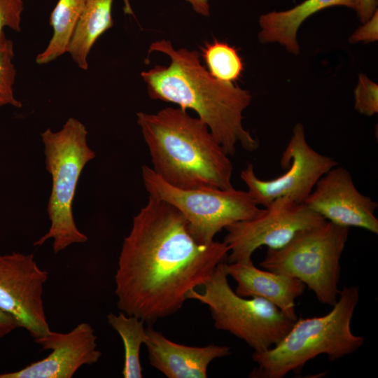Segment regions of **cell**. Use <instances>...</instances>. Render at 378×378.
Masks as SVG:
<instances>
[{
    "instance_id": "cell-8",
    "label": "cell",
    "mask_w": 378,
    "mask_h": 378,
    "mask_svg": "<svg viewBox=\"0 0 378 378\" xmlns=\"http://www.w3.org/2000/svg\"><path fill=\"white\" fill-rule=\"evenodd\" d=\"M141 175L148 195L174 206L201 243L213 241L223 229L253 218L262 211L247 191L234 188L181 189L167 183L147 165L142 166Z\"/></svg>"
},
{
    "instance_id": "cell-5",
    "label": "cell",
    "mask_w": 378,
    "mask_h": 378,
    "mask_svg": "<svg viewBox=\"0 0 378 378\" xmlns=\"http://www.w3.org/2000/svg\"><path fill=\"white\" fill-rule=\"evenodd\" d=\"M41 139L46 169L52 177L47 205L50 226L34 246H41L52 239L53 251L57 253L88 239L76 225L72 206L82 171L95 153L88 146L85 126L73 117L68 118L58 131L46 129L41 133Z\"/></svg>"
},
{
    "instance_id": "cell-4",
    "label": "cell",
    "mask_w": 378,
    "mask_h": 378,
    "mask_svg": "<svg viewBox=\"0 0 378 378\" xmlns=\"http://www.w3.org/2000/svg\"><path fill=\"white\" fill-rule=\"evenodd\" d=\"M358 300V286H344L328 314L297 318L277 344L265 351H253L252 359L257 368L249 377L282 378L290 372H300L319 355L326 354L335 361L356 351L364 344V338L351 329Z\"/></svg>"
},
{
    "instance_id": "cell-2",
    "label": "cell",
    "mask_w": 378,
    "mask_h": 378,
    "mask_svg": "<svg viewBox=\"0 0 378 378\" xmlns=\"http://www.w3.org/2000/svg\"><path fill=\"white\" fill-rule=\"evenodd\" d=\"M152 52L170 59L168 66L156 65L141 73L152 99L195 111L228 155L235 153L238 144L248 152L258 148L242 124L243 112L251 101L248 90L214 78L196 50L176 49L170 41L162 39L150 45L148 52Z\"/></svg>"
},
{
    "instance_id": "cell-3",
    "label": "cell",
    "mask_w": 378,
    "mask_h": 378,
    "mask_svg": "<svg viewBox=\"0 0 378 378\" xmlns=\"http://www.w3.org/2000/svg\"><path fill=\"white\" fill-rule=\"evenodd\" d=\"M136 118L152 169L167 183L181 189L233 188L229 155L198 117L166 107Z\"/></svg>"
},
{
    "instance_id": "cell-13",
    "label": "cell",
    "mask_w": 378,
    "mask_h": 378,
    "mask_svg": "<svg viewBox=\"0 0 378 378\" xmlns=\"http://www.w3.org/2000/svg\"><path fill=\"white\" fill-rule=\"evenodd\" d=\"M94 330L80 323L68 332L51 330L35 338L43 349L51 350L47 357L24 368L0 374V378H71L83 365L97 363L102 352L97 349Z\"/></svg>"
},
{
    "instance_id": "cell-1",
    "label": "cell",
    "mask_w": 378,
    "mask_h": 378,
    "mask_svg": "<svg viewBox=\"0 0 378 378\" xmlns=\"http://www.w3.org/2000/svg\"><path fill=\"white\" fill-rule=\"evenodd\" d=\"M228 253L224 241H198L174 206L148 195L122 242L115 274L117 306L148 324L170 316Z\"/></svg>"
},
{
    "instance_id": "cell-10",
    "label": "cell",
    "mask_w": 378,
    "mask_h": 378,
    "mask_svg": "<svg viewBox=\"0 0 378 378\" xmlns=\"http://www.w3.org/2000/svg\"><path fill=\"white\" fill-rule=\"evenodd\" d=\"M326 220L304 203L286 197L277 198L253 218L225 228L227 233L223 241L229 248L227 262L251 261L257 248L263 246L280 248L300 230Z\"/></svg>"
},
{
    "instance_id": "cell-21",
    "label": "cell",
    "mask_w": 378,
    "mask_h": 378,
    "mask_svg": "<svg viewBox=\"0 0 378 378\" xmlns=\"http://www.w3.org/2000/svg\"><path fill=\"white\" fill-rule=\"evenodd\" d=\"M14 55L13 43L8 38L0 46V107L11 106L21 108L22 106L14 94L13 85L16 78Z\"/></svg>"
},
{
    "instance_id": "cell-11",
    "label": "cell",
    "mask_w": 378,
    "mask_h": 378,
    "mask_svg": "<svg viewBox=\"0 0 378 378\" xmlns=\"http://www.w3.org/2000/svg\"><path fill=\"white\" fill-rule=\"evenodd\" d=\"M48 277L33 254H0V309L34 339L50 330L43 300Z\"/></svg>"
},
{
    "instance_id": "cell-16",
    "label": "cell",
    "mask_w": 378,
    "mask_h": 378,
    "mask_svg": "<svg viewBox=\"0 0 378 378\" xmlns=\"http://www.w3.org/2000/svg\"><path fill=\"white\" fill-rule=\"evenodd\" d=\"M358 0H305L283 11H272L260 15L258 38L262 43H278L289 52L298 55L300 47L297 33L302 23L313 14L330 6H343L356 10Z\"/></svg>"
},
{
    "instance_id": "cell-22",
    "label": "cell",
    "mask_w": 378,
    "mask_h": 378,
    "mask_svg": "<svg viewBox=\"0 0 378 378\" xmlns=\"http://www.w3.org/2000/svg\"><path fill=\"white\" fill-rule=\"evenodd\" d=\"M355 109L361 114L372 116L378 112V85L366 75L360 74L354 90Z\"/></svg>"
},
{
    "instance_id": "cell-25",
    "label": "cell",
    "mask_w": 378,
    "mask_h": 378,
    "mask_svg": "<svg viewBox=\"0 0 378 378\" xmlns=\"http://www.w3.org/2000/svg\"><path fill=\"white\" fill-rule=\"evenodd\" d=\"M377 0H358L356 9L360 21L364 23L368 20L377 10Z\"/></svg>"
},
{
    "instance_id": "cell-12",
    "label": "cell",
    "mask_w": 378,
    "mask_h": 378,
    "mask_svg": "<svg viewBox=\"0 0 378 378\" xmlns=\"http://www.w3.org/2000/svg\"><path fill=\"white\" fill-rule=\"evenodd\" d=\"M335 225L360 227L377 234L378 204L356 188L349 172L338 165L323 175L304 202Z\"/></svg>"
},
{
    "instance_id": "cell-7",
    "label": "cell",
    "mask_w": 378,
    "mask_h": 378,
    "mask_svg": "<svg viewBox=\"0 0 378 378\" xmlns=\"http://www.w3.org/2000/svg\"><path fill=\"white\" fill-rule=\"evenodd\" d=\"M224 262L217 265L202 286V292L192 290L188 299L207 305L216 329L243 340L254 351L272 347L283 338L293 321L263 298L237 295L228 283Z\"/></svg>"
},
{
    "instance_id": "cell-23",
    "label": "cell",
    "mask_w": 378,
    "mask_h": 378,
    "mask_svg": "<svg viewBox=\"0 0 378 378\" xmlns=\"http://www.w3.org/2000/svg\"><path fill=\"white\" fill-rule=\"evenodd\" d=\"M23 10V0H0V46L8 40L6 36L5 28L16 32L21 31Z\"/></svg>"
},
{
    "instance_id": "cell-17",
    "label": "cell",
    "mask_w": 378,
    "mask_h": 378,
    "mask_svg": "<svg viewBox=\"0 0 378 378\" xmlns=\"http://www.w3.org/2000/svg\"><path fill=\"white\" fill-rule=\"evenodd\" d=\"M114 0H85L71 39L68 53L82 70L88 69V55L99 38L113 25ZM125 11L132 13L129 0H124Z\"/></svg>"
},
{
    "instance_id": "cell-20",
    "label": "cell",
    "mask_w": 378,
    "mask_h": 378,
    "mask_svg": "<svg viewBox=\"0 0 378 378\" xmlns=\"http://www.w3.org/2000/svg\"><path fill=\"white\" fill-rule=\"evenodd\" d=\"M201 55L206 69L216 79L234 83L244 70V63L237 50L228 43L214 40L201 47Z\"/></svg>"
},
{
    "instance_id": "cell-27",
    "label": "cell",
    "mask_w": 378,
    "mask_h": 378,
    "mask_svg": "<svg viewBox=\"0 0 378 378\" xmlns=\"http://www.w3.org/2000/svg\"><path fill=\"white\" fill-rule=\"evenodd\" d=\"M199 15L208 16L210 14L209 0H186Z\"/></svg>"
},
{
    "instance_id": "cell-26",
    "label": "cell",
    "mask_w": 378,
    "mask_h": 378,
    "mask_svg": "<svg viewBox=\"0 0 378 378\" xmlns=\"http://www.w3.org/2000/svg\"><path fill=\"white\" fill-rule=\"evenodd\" d=\"M19 328L16 321L0 309V338L10 334Z\"/></svg>"
},
{
    "instance_id": "cell-19",
    "label": "cell",
    "mask_w": 378,
    "mask_h": 378,
    "mask_svg": "<svg viewBox=\"0 0 378 378\" xmlns=\"http://www.w3.org/2000/svg\"><path fill=\"white\" fill-rule=\"evenodd\" d=\"M108 324L121 337L125 349L124 365L122 374L124 378H141L142 367L140 362V349L146 338L144 321L134 316L122 312L118 314L107 315Z\"/></svg>"
},
{
    "instance_id": "cell-9",
    "label": "cell",
    "mask_w": 378,
    "mask_h": 378,
    "mask_svg": "<svg viewBox=\"0 0 378 378\" xmlns=\"http://www.w3.org/2000/svg\"><path fill=\"white\" fill-rule=\"evenodd\" d=\"M280 164L287 169L286 172L270 180L258 178L252 164H248L241 172L240 178L258 205L265 207L284 197L304 203L319 178L338 163L312 148L307 142L303 125L297 123L282 153Z\"/></svg>"
},
{
    "instance_id": "cell-15",
    "label": "cell",
    "mask_w": 378,
    "mask_h": 378,
    "mask_svg": "<svg viewBox=\"0 0 378 378\" xmlns=\"http://www.w3.org/2000/svg\"><path fill=\"white\" fill-rule=\"evenodd\" d=\"M225 271L236 282L235 293L245 298H263L293 321L298 318L295 300L306 286L299 279L256 267L253 261L224 262Z\"/></svg>"
},
{
    "instance_id": "cell-6",
    "label": "cell",
    "mask_w": 378,
    "mask_h": 378,
    "mask_svg": "<svg viewBox=\"0 0 378 378\" xmlns=\"http://www.w3.org/2000/svg\"><path fill=\"white\" fill-rule=\"evenodd\" d=\"M349 228L330 221L298 232L278 249L268 248L260 266L301 281L322 304L337 300L340 258Z\"/></svg>"
},
{
    "instance_id": "cell-18",
    "label": "cell",
    "mask_w": 378,
    "mask_h": 378,
    "mask_svg": "<svg viewBox=\"0 0 378 378\" xmlns=\"http://www.w3.org/2000/svg\"><path fill=\"white\" fill-rule=\"evenodd\" d=\"M85 1H57L49 20L52 34L46 48L36 57L38 64H48L68 52Z\"/></svg>"
},
{
    "instance_id": "cell-24",
    "label": "cell",
    "mask_w": 378,
    "mask_h": 378,
    "mask_svg": "<svg viewBox=\"0 0 378 378\" xmlns=\"http://www.w3.org/2000/svg\"><path fill=\"white\" fill-rule=\"evenodd\" d=\"M378 39L377 10L371 18L365 22L349 38L350 43H371Z\"/></svg>"
},
{
    "instance_id": "cell-14",
    "label": "cell",
    "mask_w": 378,
    "mask_h": 378,
    "mask_svg": "<svg viewBox=\"0 0 378 378\" xmlns=\"http://www.w3.org/2000/svg\"><path fill=\"white\" fill-rule=\"evenodd\" d=\"M150 364L168 378H206L210 363L231 354L225 345L190 346L172 342L151 326L146 328Z\"/></svg>"
}]
</instances>
